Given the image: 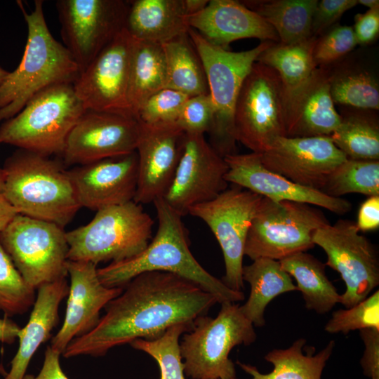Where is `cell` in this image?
Listing matches in <instances>:
<instances>
[{
	"label": "cell",
	"instance_id": "83f0119b",
	"mask_svg": "<svg viewBox=\"0 0 379 379\" xmlns=\"http://www.w3.org/2000/svg\"><path fill=\"white\" fill-rule=\"evenodd\" d=\"M242 277L250 284L251 291L240 309L255 326H265V310L274 298L297 291L292 277L282 268L279 261L270 258H258L244 266Z\"/></svg>",
	"mask_w": 379,
	"mask_h": 379
},
{
	"label": "cell",
	"instance_id": "f907efd6",
	"mask_svg": "<svg viewBox=\"0 0 379 379\" xmlns=\"http://www.w3.org/2000/svg\"><path fill=\"white\" fill-rule=\"evenodd\" d=\"M208 0H184L186 12L190 17L202 11L207 5Z\"/></svg>",
	"mask_w": 379,
	"mask_h": 379
},
{
	"label": "cell",
	"instance_id": "5bb4252c",
	"mask_svg": "<svg viewBox=\"0 0 379 379\" xmlns=\"http://www.w3.org/2000/svg\"><path fill=\"white\" fill-rule=\"evenodd\" d=\"M55 5L65 46L81 72L124 29L128 1L58 0Z\"/></svg>",
	"mask_w": 379,
	"mask_h": 379
},
{
	"label": "cell",
	"instance_id": "f6af8a7d",
	"mask_svg": "<svg viewBox=\"0 0 379 379\" xmlns=\"http://www.w3.org/2000/svg\"><path fill=\"white\" fill-rule=\"evenodd\" d=\"M352 28L357 45L365 46L375 41L379 34V8L357 13Z\"/></svg>",
	"mask_w": 379,
	"mask_h": 379
},
{
	"label": "cell",
	"instance_id": "7dc6e473",
	"mask_svg": "<svg viewBox=\"0 0 379 379\" xmlns=\"http://www.w3.org/2000/svg\"><path fill=\"white\" fill-rule=\"evenodd\" d=\"M60 354L48 346L45 352L44 363L39 373L36 375L25 374L23 379H69L60 366Z\"/></svg>",
	"mask_w": 379,
	"mask_h": 379
},
{
	"label": "cell",
	"instance_id": "f5cc1de1",
	"mask_svg": "<svg viewBox=\"0 0 379 379\" xmlns=\"http://www.w3.org/2000/svg\"><path fill=\"white\" fill-rule=\"evenodd\" d=\"M8 74H9L8 71H6V69L0 67V86L2 85V84L5 81Z\"/></svg>",
	"mask_w": 379,
	"mask_h": 379
},
{
	"label": "cell",
	"instance_id": "f1b7e54d",
	"mask_svg": "<svg viewBox=\"0 0 379 379\" xmlns=\"http://www.w3.org/2000/svg\"><path fill=\"white\" fill-rule=\"evenodd\" d=\"M166 84L162 44L133 38L128 100L135 119L145 102L157 91L166 88Z\"/></svg>",
	"mask_w": 379,
	"mask_h": 379
},
{
	"label": "cell",
	"instance_id": "bcb514c9",
	"mask_svg": "<svg viewBox=\"0 0 379 379\" xmlns=\"http://www.w3.org/2000/svg\"><path fill=\"white\" fill-rule=\"evenodd\" d=\"M355 223L358 230L362 232L379 227V195L368 197L361 204Z\"/></svg>",
	"mask_w": 379,
	"mask_h": 379
},
{
	"label": "cell",
	"instance_id": "ab89813d",
	"mask_svg": "<svg viewBox=\"0 0 379 379\" xmlns=\"http://www.w3.org/2000/svg\"><path fill=\"white\" fill-rule=\"evenodd\" d=\"M357 45L351 26L335 25L317 37L314 60L317 67L331 66L342 60Z\"/></svg>",
	"mask_w": 379,
	"mask_h": 379
},
{
	"label": "cell",
	"instance_id": "ac0fdd59",
	"mask_svg": "<svg viewBox=\"0 0 379 379\" xmlns=\"http://www.w3.org/2000/svg\"><path fill=\"white\" fill-rule=\"evenodd\" d=\"M260 155L270 171L320 191L331 173L347 159L330 136L279 137Z\"/></svg>",
	"mask_w": 379,
	"mask_h": 379
},
{
	"label": "cell",
	"instance_id": "60d3db41",
	"mask_svg": "<svg viewBox=\"0 0 379 379\" xmlns=\"http://www.w3.org/2000/svg\"><path fill=\"white\" fill-rule=\"evenodd\" d=\"M189 96L170 88H164L151 95L142 105L138 120L154 124L175 122Z\"/></svg>",
	"mask_w": 379,
	"mask_h": 379
},
{
	"label": "cell",
	"instance_id": "30bf717a",
	"mask_svg": "<svg viewBox=\"0 0 379 379\" xmlns=\"http://www.w3.org/2000/svg\"><path fill=\"white\" fill-rule=\"evenodd\" d=\"M0 243L34 289L65 278L69 246L59 225L17 214L0 232Z\"/></svg>",
	"mask_w": 379,
	"mask_h": 379
},
{
	"label": "cell",
	"instance_id": "4316f807",
	"mask_svg": "<svg viewBox=\"0 0 379 379\" xmlns=\"http://www.w3.org/2000/svg\"><path fill=\"white\" fill-rule=\"evenodd\" d=\"M305 338H299L287 348L270 351L265 356V359L274 366L269 373H262L255 366L239 361L237 364L251 376V379H321L335 343L329 341L317 354L313 353L315 348H308L305 352Z\"/></svg>",
	"mask_w": 379,
	"mask_h": 379
},
{
	"label": "cell",
	"instance_id": "f546056e",
	"mask_svg": "<svg viewBox=\"0 0 379 379\" xmlns=\"http://www.w3.org/2000/svg\"><path fill=\"white\" fill-rule=\"evenodd\" d=\"M282 268L296 281L305 307L324 314L340 302L341 295L328 279L325 264L312 255L300 251L279 260Z\"/></svg>",
	"mask_w": 379,
	"mask_h": 379
},
{
	"label": "cell",
	"instance_id": "6da1fadb",
	"mask_svg": "<svg viewBox=\"0 0 379 379\" xmlns=\"http://www.w3.org/2000/svg\"><path fill=\"white\" fill-rule=\"evenodd\" d=\"M218 303L193 282L166 272H146L132 279L105 307V314L88 333L73 339L62 354L101 357L136 339L153 340L168 328L196 321Z\"/></svg>",
	"mask_w": 379,
	"mask_h": 379
},
{
	"label": "cell",
	"instance_id": "ba28073f",
	"mask_svg": "<svg viewBox=\"0 0 379 379\" xmlns=\"http://www.w3.org/2000/svg\"><path fill=\"white\" fill-rule=\"evenodd\" d=\"M188 35L202 62L214 107L209 143L222 157L236 154L233 117L237 98L258 57L273 42L265 41L252 49L232 52L210 44L191 27Z\"/></svg>",
	"mask_w": 379,
	"mask_h": 379
},
{
	"label": "cell",
	"instance_id": "d590c367",
	"mask_svg": "<svg viewBox=\"0 0 379 379\" xmlns=\"http://www.w3.org/2000/svg\"><path fill=\"white\" fill-rule=\"evenodd\" d=\"M321 192L335 198L351 193L378 196L379 160L347 159L331 173Z\"/></svg>",
	"mask_w": 379,
	"mask_h": 379
},
{
	"label": "cell",
	"instance_id": "7c38bea8",
	"mask_svg": "<svg viewBox=\"0 0 379 379\" xmlns=\"http://www.w3.org/2000/svg\"><path fill=\"white\" fill-rule=\"evenodd\" d=\"M313 243L327 255V265L338 272L346 290L340 302L350 308L366 298L379 285V257L375 246L359 234L356 223L338 220L318 229Z\"/></svg>",
	"mask_w": 379,
	"mask_h": 379
},
{
	"label": "cell",
	"instance_id": "d6986e66",
	"mask_svg": "<svg viewBox=\"0 0 379 379\" xmlns=\"http://www.w3.org/2000/svg\"><path fill=\"white\" fill-rule=\"evenodd\" d=\"M139 123L135 149L138 181L133 201L140 204L164 197L179 163L185 133L175 122Z\"/></svg>",
	"mask_w": 379,
	"mask_h": 379
},
{
	"label": "cell",
	"instance_id": "3957f363",
	"mask_svg": "<svg viewBox=\"0 0 379 379\" xmlns=\"http://www.w3.org/2000/svg\"><path fill=\"white\" fill-rule=\"evenodd\" d=\"M18 4L27 26V39L20 62L0 86V122L15 116L40 91L56 84H73L80 74L70 53L52 36L44 1L35 0L30 13L21 1Z\"/></svg>",
	"mask_w": 379,
	"mask_h": 379
},
{
	"label": "cell",
	"instance_id": "4dcf8cb0",
	"mask_svg": "<svg viewBox=\"0 0 379 379\" xmlns=\"http://www.w3.org/2000/svg\"><path fill=\"white\" fill-rule=\"evenodd\" d=\"M241 2L274 28L279 42L293 44L312 36V16L318 0H245Z\"/></svg>",
	"mask_w": 379,
	"mask_h": 379
},
{
	"label": "cell",
	"instance_id": "5b68a950",
	"mask_svg": "<svg viewBox=\"0 0 379 379\" xmlns=\"http://www.w3.org/2000/svg\"><path fill=\"white\" fill-rule=\"evenodd\" d=\"M86 111L72 84L49 86L2 122L0 144L45 157L61 155L69 133Z\"/></svg>",
	"mask_w": 379,
	"mask_h": 379
},
{
	"label": "cell",
	"instance_id": "9c48e42d",
	"mask_svg": "<svg viewBox=\"0 0 379 379\" xmlns=\"http://www.w3.org/2000/svg\"><path fill=\"white\" fill-rule=\"evenodd\" d=\"M325 215L313 206L262 197L252 220L244 255L252 260H276L314 246L313 236L329 224Z\"/></svg>",
	"mask_w": 379,
	"mask_h": 379
},
{
	"label": "cell",
	"instance_id": "603a6c76",
	"mask_svg": "<svg viewBox=\"0 0 379 379\" xmlns=\"http://www.w3.org/2000/svg\"><path fill=\"white\" fill-rule=\"evenodd\" d=\"M284 95L286 137L331 136L339 126L328 67H317L302 85Z\"/></svg>",
	"mask_w": 379,
	"mask_h": 379
},
{
	"label": "cell",
	"instance_id": "ee69618b",
	"mask_svg": "<svg viewBox=\"0 0 379 379\" xmlns=\"http://www.w3.org/2000/svg\"><path fill=\"white\" fill-rule=\"evenodd\" d=\"M364 345L360 359L364 375L370 379H379V330L367 328L359 331Z\"/></svg>",
	"mask_w": 379,
	"mask_h": 379
},
{
	"label": "cell",
	"instance_id": "c3c4849f",
	"mask_svg": "<svg viewBox=\"0 0 379 379\" xmlns=\"http://www.w3.org/2000/svg\"><path fill=\"white\" fill-rule=\"evenodd\" d=\"M21 328L7 317L0 318V342L12 343L18 338Z\"/></svg>",
	"mask_w": 379,
	"mask_h": 379
},
{
	"label": "cell",
	"instance_id": "816d5d0a",
	"mask_svg": "<svg viewBox=\"0 0 379 379\" xmlns=\"http://www.w3.org/2000/svg\"><path fill=\"white\" fill-rule=\"evenodd\" d=\"M358 4H361L368 8V9L379 8L378 0H357Z\"/></svg>",
	"mask_w": 379,
	"mask_h": 379
},
{
	"label": "cell",
	"instance_id": "f35d334b",
	"mask_svg": "<svg viewBox=\"0 0 379 379\" xmlns=\"http://www.w3.org/2000/svg\"><path fill=\"white\" fill-rule=\"evenodd\" d=\"M379 330V291L377 290L355 305L334 311L324 330L345 335L355 330Z\"/></svg>",
	"mask_w": 379,
	"mask_h": 379
},
{
	"label": "cell",
	"instance_id": "44dd1931",
	"mask_svg": "<svg viewBox=\"0 0 379 379\" xmlns=\"http://www.w3.org/2000/svg\"><path fill=\"white\" fill-rule=\"evenodd\" d=\"M96 265L67 260L66 269L70 278L67 310L63 324L53 338L51 347L61 354L74 338L95 327L100 312L123 288L105 286L98 276Z\"/></svg>",
	"mask_w": 379,
	"mask_h": 379
},
{
	"label": "cell",
	"instance_id": "d4e9b609",
	"mask_svg": "<svg viewBox=\"0 0 379 379\" xmlns=\"http://www.w3.org/2000/svg\"><path fill=\"white\" fill-rule=\"evenodd\" d=\"M29 321L21 328L18 351L11 361L9 373L4 379H23L31 359L39 347L51 336L59 319V305L69 293L65 278L37 288Z\"/></svg>",
	"mask_w": 379,
	"mask_h": 379
},
{
	"label": "cell",
	"instance_id": "836d02e7",
	"mask_svg": "<svg viewBox=\"0 0 379 379\" xmlns=\"http://www.w3.org/2000/svg\"><path fill=\"white\" fill-rule=\"evenodd\" d=\"M328 67L334 104L360 109H379V84L371 71L341 60Z\"/></svg>",
	"mask_w": 379,
	"mask_h": 379
},
{
	"label": "cell",
	"instance_id": "8fae6325",
	"mask_svg": "<svg viewBox=\"0 0 379 379\" xmlns=\"http://www.w3.org/2000/svg\"><path fill=\"white\" fill-rule=\"evenodd\" d=\"M284 89L278 74L255 62L239 90L234 110L237 142L262 154L286 136Z\"/></svg>",
	"mask_w": 379,
	"mask_h": 379
},
{
	"label": "cell",
	"instance_id": "db71d44e",
	"mask_svg": "<svg viewBox=\"0 0 379 379\" xmlns=\"http://www.w3.org/2000/svg\"><path fill=\"white\" fill-rule=\"evenodd\" d=\"M4 189V174L2 168L0 167V194H2Z\"/></svg>",
	"mask_w": 379,
	"mask_h": 379
},
{
	"label": "cell",
	"instance_id": "9a60e30c",
	"mask_svg": "<svg viewBox=\"0 0 379 379\" xmlns=\"http://www.w3.org/2000/svg\"><path fill=\"white\" fill-rule=\"evenodd\" d=\"M132 44L124 29L80 72L73 87L86 110L135 118L128 100Z\"/></svg>",
	"mask_w": 379,
	"mask_h": 379
},
{
	"label": "cell",
	"instance_id": "4fadbf2b",
	"mask_svg": "<svg viewBox=\"0 0 379 379\" xmlns=\"http://www.w3.org/2000/svg\"><path fill=\"white\" fill-rule=\"evenodd\" d=\"M262 197L235 187L226 189L213 199L195 205L188 214L204 221L222 249L225 273L222 281L241 291L243 258L246 237Z\"/></svg>",
	"mask_w": 379,
	"mask_h": 379
},
{
	"label": "cell",
	"instance_id": "1f68e13d",
	"mask_svg": "<svg viewBox=\"0 0 379 379\" xmlns=\"http://www.w3.org/2000/svg\"><path fill=\"white\" fill-rule=\"evenodd\" d=\"M331 135L335 145L352 159L379 160V120L374 110L350 108Z\"/></svg>",
	"mask_w": 379,
	"mask_h": 379
},
{
	"label": "cell",
	"instance_id": "ffe728a7",
	"mask_svg": "<svg viewBox=\"0 0 379 379\" xmlns=\"http://www.w3.org/2000/svg\"><path fill=\"white\" fill-rule=\"evenodd\" d=\"M224 159L228 166L226 181L262 197L317 206L338 215L345 214L352 208L351 203L345 199L328 196L270 171L262 164L258 153H236Z\"/></svg>",
	"mask_w": 379,
	"mask_h": 379
},
{
	"label": "cell",
	"instance_id": "8d00e7d4",
	"mask_svg": "<svg viewBox=\"0 0 379 379\" xmlns=\"http://www.w3.org/2000/svg\"><path fill=\"white\" fill-rule=\"evenodd\" d=\"M190 331L186 325L178 324L168 328L155 339H136L129 345L148 354L157 362L160 379H185L179 338Z\"/></svg>",
	"mask_w": 379,
	"mask_h": 379
},
{
	"label": "cell",
	"instance_id": "e0dca14e",
	"mask_svg": "<svg viewBox=\"0 0 379 379\" xmlns=\"http://www.w3.org/2000/svg\"><path fill=\"white\" fill-rule=\"evenodd\" d=\"M139 121L86 110L69 133L61 154L65 165H84L135 152Z\"/></svg>",
	"mask_w": 379,
	"mask_h": 379
},
{
	"label": "cell",
	"instance_id": "8992f818",
	"mask_svg": "<svg viewBox=\"0 0 379 379\" xmlns=\"http://www.w3.org/2000/svg\"><path fill=\"white\" fill-rule=\"evenodd\" d=\"M153 225L134 201L98 210L88 224L66 232L67 260L97 265L130 259L147 247Z\"/></svg>",
	"mask_w": 379,
	"mask_h": 379
},
{
	"label": "cell",
	"instance_id": "681fc988",
	"mask_svg": "<svg viewBox=\"0 0 379 379\" xmlns=\"http://www.w3.org/2000/svg\"><path fill=\"white\" fill-rule=\"evenodd\" d=\"M17 214L18 213L15 208L6 201L2 194H0V232Z\"/></svg>",
	"mask_w": 379,
	"mask_h": 379
},
{
	"label": "cell",
	"instance_id": "cb8c5ba5",
	"mask_svg": "<svg viewBox=\"0 0 379 379\" xmlns=\"http://www.w3.org/2000/svg\"><path fill=\"white\" fill-rule=\"evenodd\" d=\"M188 20L190 27L207 41L225 50H229L232 42L242 39L279 41L274 28L241 1H208L202 11L190 15Z\"/></svg>",
	"mask_w": 379,
	"mask_h": 379
},
{
	"label": "cell",
	"instance_id": "b9f144b4",
	"mask_svg": "<svg viewBox=\"0 0 379 379\" xmlns=\"http://www.w3.org/2000/svg\"><path fill=\"white\" fill-rule=\"evenodd\" d=\"M214 117V107L209 93L189 97L182 105L175 123L186 133H208Z\"/></svg>",
	"mask_w": 379,
	"mask_h": 379
},
{
	"label": "cell",
	"instance_id": "2e32d148",
	"mask_svg": "<svg viewBox=\"0 0 379 379\" xmlns=\"http://www.w3.org/2000/svg\"><path fill=\"white\" fill-rule=\"evenodd\" d=\"M224 157L203 134L186 133L173 179L163 199L182 217L197 204L211 201L228 187Z\"/></svg>",
	"mask_w": 379,
	"mask_h": 379
},
{
	"label": "cell",
	"instance_id": "277c9868",
	"mask_svg": "<svg viewBox=\"0 0 379 379\" xmlns=\"http://www.w3.org/2000/svg\"><path fill=\"white\" fill-rule=\"evenodd\" d=\"M64 164L19 149L2 168V194L18 214L64 228L81 206Z\"/></svg>",
	"mask_w": 379,
	"mask_h": 379
},
{
	"label": "cell",
	"instance_id": "d6a6232c",
	"mask_svg": "<svg viewBox=\"0 0 379 379\" xmlns=\"http://www.w3.org/2000/svg\"><path fill=\"white\" fill-rule=\"evenodd\" d=\"M161 44L166 66V88L189 97L208 93L203 64L188 32Z\"/></svg>",
	"mask_w": 379,
	"mask_h": 379
},
{
	"label": "cell",
	"instance_id": "e575fe53",
	"mask_svg": "<svg viewBox=\"0 0 379 379\" xmlns=\"http://www.w3.org/2000/svg\"><path fill=\"white\" fill-rule=\"evenodd\" d=\"M317 37L312 36L293 44L273 42L256 62L273 69L280 77L284 93L302 85L317 67L313 56Z\"/></svg>",
	"mask_w": 379,
	"mask_h": 379
},
{
	"label": "cell",
	"instance_id": "74e56055",
	"mask_svg": "<svg viewBox=\"0 0 379 379\" xmlns=\"http://www.w3.org/2000/svg\"><path fill=\"white\" fill-rule=\"evenodd\" d=\"M34 291L24 281L0 243V311L6 317L23 314L34 303Z\"/></svg>",
	"mask_w": 379,
	"mask_h": 379
},
{
	"label": "cell",
	"instance_id": "7402d4cb",
	"mask_svg": "<svg viewBox=\"0 0 379 379\" xmlns=\"http://www.w3.org/2000/svg\"><path fill=\"white\" fill-rule=\"evenodd\" d=\"M81 207L93 211L134 200L138 181V156L107 158L67 171Z\"/></svg>",
	"mask_w": 379,
	"mask_h": 379
},
{
	"label": "cell",
	"instance_id": "7bdbcfd3",
	"mask_svg": "<svg viewBox=\"0 0 379 379\" xmlns=\"http://www.w3.org/2000/svg\"><path fill=\"white\" fill-rule=\"evenodd\" d=\"M358 4L357 0H321L318 1L313 13L311 33L319 37L337 22L348 10Z\"/></svg>",
	"mask_w": 379,
	"mask_h": 379
},
{
	"label": "cell",
	"instance_id": "52a82bcc",
	"mask_svg": "<svg viewBox=\"0 0 379 379\" xmlns=\"http://www.w3.org/2000/svg\"><path fill=\"white\" fill-rule=\"evenodd\" d=\"M253 326L234 302L222 303L215 318H199L180 343L185 375L192 379H236L229 354L237 345L255 342Z\"/></svg>",
	"mask_w": 379,
	"mask_h": 379
},
{
	"label": "cell",
	"instance_id": "484cf974",
	"mask_svg": "<svg viewBox=\"0 0 379 379\" xmlns=\"http://www.w3.org/2000/svg\"><path fill=\"white\" fill-rule=\"evenodd\" d=\"M184 0L128 1L124 29L138 40L164 44L187 34Z\"/></svg>",
	"mask_w": 379,
	"mask_h": 379
},
{
	"label": "cell",
	"instance_id": "7a4b0ae2",
	"mask_svg": "<svg viewBox=\"0 0 379 379\" xmlns=\"http://www.w3.org/2000/svg\"><path fill=\"white\" fill-rule=\"evenodd\" d=\"M158 219L156 235L137 255L98 268L100 282L108 288H124L132 279L146 272H166L182 277L212 294L218 303L244 300L242 291L227 287L207 272L190 251L182 216L163 198L153 202Z\"/></svg>",
	"mask_w": 379,
	"mask_h": 379
}]
</instances>
